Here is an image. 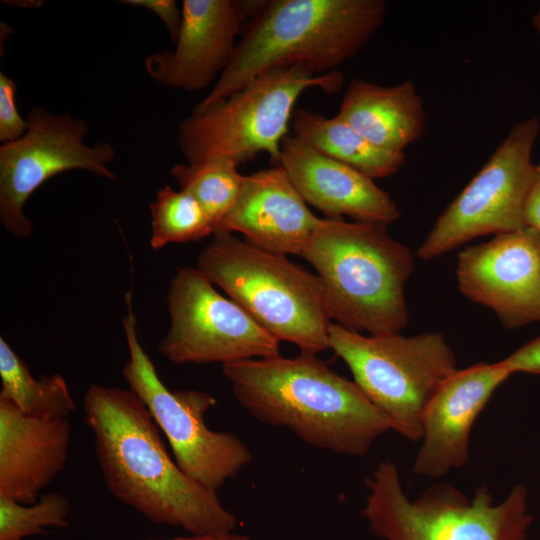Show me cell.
Segmentation results:
<instances>
[{
	"mask_svg": "<svg viewBox=\"0 0 540 540\" xmlns=\"http://www.w3.org/2000/svg\"><path fill=\"white\" fill-rule=\"evenodd\" d=\"M83 421L94 437L108 491L147 520L191 535L234 532L237 517L217 496L187 476L169 456L160 429L130 389L92 384Z\"/></svg>",
	"mask_w": 540,
	"mask_h": 540,
	"instance_id": "1",
	"label": "cell"
},
{
	"mask_svg": "<svg viewBox=\"0 0 540 540\" xmlns=\"http://www.w3.org/2000/svg\"><path fill=\"white\" fill-rule=\"evenodd\" d=\"M222 372L253 418L286 427L316 448L365 456L380 435L393 430L354 381L314 354L232 362L222 365Z\"/></svg>",
	"mask_w": 540,
	"mask_h": 540,
	"instance_id": "2",
	"label": "cell"
},
{
	"mask_svg": "<svg viewBox=\"0 0 540 540\" xmlns=\"http://www.w3.org/2000/svg\"><path fill=\"white\" fill-rule=\"evenodd\" d=\"M386 10L383 0L260 1L228 66L194 109L224 100L274 68L302 63L316 74L338 70L367 44Z\"/></svg>",
	"mask_w": 540,
	"mask_h": 540,
	"instance_id": "3",
	"label": "cell"
},
{
	"mask_svg": "<svg viewBox=\"0 0 540 540\" xmlns=\"http://www.w3.org/2000/svg\"><path fill=\"white\" fill-rule=\"evenodd\" d=\"M301 256L317 270L336 324L372 336L408 325L405 285L414 257L386 225L320 218Z\"/></svg>",
	"mask_w": 540,
	"mask_h": 540,
	"instance_id": "4",
	"label": "cell"
},
{
	"mask_svg": "<svg viewBox=\"0 0 540 540\" xmlns=\"http://www.w3.org/2000/svg\"><path fill=\"white\" fill-rule=\"evenodd\" d=\"M196 268L280 342L295 344L306 354L330 349L331 319L322 280L285 255L217 230Z\"/></svg>",
	"mask_w": 540,
	"mask_h": 540,
	"instance_id": "5",
	"label": "cell"
},
{
	"mask_svg": "<svg viewBox=\"0 0 540 540\" xmlns=\"http://www.w3.org/2000/svg\"><path fill=\"white\" fill-rule=\"evenodd\" d=\"M343 82L339 70L316 74L302 63L266 71L224 100L193 109L179 123V149L189 163L226 158L239 166L264 152L278 166L300 95L311 88L336 93Z\"/></svg>",
	"mask_w": 540,
	"mask_h": 540,
	"instance_id": "6",
	"label": "cell"
},
{
	"mask_svg": "<svg viewBox=\"0 0 540 540\" xmlns=\"http://www.w3.org/2000/svg\"><path fill=\"white\" fill-rule=\"evenodd\" d=\"M366 484L369 493L361 515L382 540H528L533 517L522 485L499 504L493 503L486 485L470 499L447 483L430 486L411 501L390 460L380 462Z\"/></svg>",
	"mask_w": 540,
	"mask_h": 540,
	"instance_id": "7",
	"label": "cell"
},
{
	"mask_svg": "<svg viewBox=\"0 0 540 540\" xmlns=\"http://www.w3.org/2000/svg\"><path fill=\"white\" fill-rule=\"evenodd\" d=\"M330 349L368 400L411 441L422 439V418L439 386L455 371V353L443 334L363 335L331 323Z\"/></svg>",
	"mask_w": 540,
	"mask_h": 540,
	"instance_id": "8",
	"label": "cell"
},
{
	"mask_svg": "<svg viewBox=\"0 0 540 540\" xmlns=\"http://www.w3.org/2000/svg\"><path fill=\"white\" fill-rule=\"evenodd\" d=\"M125 299L123 329L129 359L122 368V376L164 433L179 468L217 492L251 462L252 453L234 434L207 426L205 416L216 403L211 394L192 389L171 391L165 386L139 341L132 294L128 292Z\"/></svg>",
	"mask_w": 540,
	"mask_h": 540,
	"instance_id": "9",
	"label": "cell"
},
{
	"mask_svg": "<svg viewBox=\"0 0 540 540\" xmlns=\"http://www.w3.org/2000/svg\"><path fill=\"white\" fill-rule=\"evenodd\" d=\"M540 119L516 123L489 159L437 218L420 245L422 260L437 258L477 237L524 228L523 204L534 165Z\"/></svg>",
	"mask_w": 540,
	"mask_h": 540,
	"instance_id": "10",
	"label": "cell"
},
{
	"mask_svg": "<svg viewBox=\"0 0 540 540\" xmlns=\"http://www.w3.org/2000/svg\"><path fill=\"white\" fill-rule=\"evenodd\" d=\"M27 130L0 147V221L18 238L29 237L33 226L24 214L30 196L43 183L69 170H85L117 181L109 168L116 153L108 142L85 144L88 126L70 113L57 115L43 106L30 109Z\"/></svg>",
	"mask_w": 540,
	"mask_h": 540,
	"instance_id": "11",
	"label": "cell"
},
{
	"mask_svg": "<svg viewBox=\"0 0 540 540\" xmlns=\"http://www.w3.org/2000/svg\"><path fill=\"white\" fill-rule=\"evenodd\" d=\"M170 327L157 351L175 365L280 355V341L240 305L223 297L197 268H179L167 294Z\"/></svg>",
	"mask_w": 540,
	"mask_h": 540,
	"instance_id": "12",
	"label": "cell"
},
{
	"mask_svg": "<svg viewBox=\"0 0 540 540\" xmlns=\"http://www.w3.org/2000/svg\"><path fill=\"white\" fill-rule=\"evenodd\" d=\"M458 288L494 311L509 329L540 322V235L522 229L465 247L457 256Z\"/></svg>",
	"mask_w": 540,
	"mask_h": 540,
	"instance_id": "13",
	"label": "cell"
},
{
	"mask_svg": "<svg viewBox=\"0 0 540 540\" xmlns=\"http://www.w3.org/2000/svg\"><path fill=\"white\" fill-rule=\"evenodd\" d=\"M260 1L183 0L182 23L171 50L150 54L145 70L159 84L199 91L228 66L247 20Z\"/></svg>",
	"mask_w": 540,
	"mask_h": 540,
	"instance_id": "14",
	"label": "cell"
},
{
	"mask_svg": "<svg viewBox=\"0 0 540 540\" xmlns=\"http://www.w3.org/2000/svg\"><path fill=\"white\" fill-rule=\"evenodd\" d=\"M511 375L501 361L480 362L458 369L439 386L423 414L416 475L438 478L466 464L476 418Z\"/></svg>",
	"mask_w": 540,
	"mask_h": 540,
	"instance_id": "15",
	"label": "cell"
},
{
	"mask_svg": "<svg viewBox=\"0 0 540 540\" xmlns=\"http://www.w3.org/2000/svg\"><path fill=\"white\" fill-rule=\"evenodd\" d=\"M278 166L303 200L327 218L348 216L353 221L386 226L400 218L396 202L374 179L318 152L295 136L283 139Z\"/></svg>",
	"mask_w": 540,
	"mask_h": 540,
	"instance_id": "16",
	"label": "cell"
},
{
	"mask_svg": "<svg viewBox=\"0 0 540 540\" xmlns=\"http://www.w3.org/2000/svg\"><path fill=\"white\" fill-rule=\"evenodd\" d=\"M281 166L246 175L239 197L217 230L239 232L247 242L277 254L301 256L320 218Z\"/></svg>",
	"mask_w": 540,
	"mask_h": 540,
	"instance_id": "17",
	"label": "cell"
},
{
	"mask_svg": "<svg viewBox=\"0 0 540 540\" xmlns=\"http://www.w3.org/2000/svg\"><path fill=\"white\" fill-rule=\"evenodd\" d=\"M71 435L68 418L28 416L0 398V496L36 502L63 471Z\"/></svg>",
	"mask_w": 540,
	"mask_h": 540,
	"instance_id": "18",
	"label": "cell"
},
{
	"mask_svg": "<svg viewBox=\"0 0 540 540\" xmlns=\"http://www.w3.org/2000/svg\"><path fill=\"white\" fill-rule=\"evenodd\" d=\"M379 148L404 152L424 134L427 113L412 81L384 86L354 78L337 114Z\"/></svg>",
	"mask_w": 540,
	"mask_h": 540,
	"instance_id": "19",
	"label": "cell"
},
{
	"mask_svg": "<svg viewBox=\"0 0 540 540\" xmlns=\"http://www.w3.org/2000/svg\"><path fill=\"white\" fill-rule=\"evenodd\" d=\"M291 123L296 138L372 179L391 176L405 163V152L377 147L338 115L326 117L297 109Z\"/></svg>",
	"mask_w": 540,
	"mask_h": 540,
	"instance_id": "20",
	"label": "cell"
},
{
	"mask_svg": "<svg viewBox=\"0 0 540 540\" xmlns=\"http://www.w3.org/2000/svg\"><path fill=\"white\" fill-rule=\"evenodd\" d=\"M0 377V398L9 401L25 415L68 418L76 408L61 375L34 378L27 364L3 337H0Z\"/></svg>",
	"mask_w": 540,
	"mask_h": 540,
	"instance_id": "21",
	"label": "cell"
},
{
	"mask_svg": "<svg viewBox=\"0 0 540 540\" xmlns=\"http://www.w3.org/2000/svg\"><path fill=\"white\" fill-rule=\"evenodd\" d=\"M226 158L177 163L171 175L179 188L193 196L212 220L215 230L235 205L245 176Z\"/></svg>",
	"mask_w": 540,
	"mask_h": 540,
	"instance_id": "22",
	"label": "cell"
},
{
	"mask_svg": "<svg viewBox=\"0 0 540 540\" xmlns=\"http://www.w3.org/2000/svg\"><path fill=\"white\" fill-rule=\"evenodd\" d=\"M151 213L150 245L154 250L170 243L201 240L215 232V226L199 202L189 193L169 185L156 192L149 206Z\"/></svg>",
	"mask_w": 540,
	"mask_h": 540,
	"instance_id": "23",
	"label": "cell"
},
{
	"mask_svg": "<svg viewBox=\"0 0 540 540\" xmlns=\"http://www.w3.org/2000/svg\"><path fill=\"white\" fill-rule=\"evenodd\" d=\"M70 502L58 493L42 495L32 504L0 496V540H24L45 534L48 527L68 528Z\"/></svg>",
	"mask_w": 540,
	"mask_h": 540,
	"instance_id": "24",
	"label": "cell"
},
{
	"mask_svg": "<svg viewBox=\"0 0 540 540\" xmlns=\"http://www.w3.org/2000/svg\"><path fill=\"white\" fill-rule=\"evenodd\" d=\"M15 81L0 72V141L3 144L16 141L27 130V122L18 112Z\"/></svg>",
	"mask_w": 540,
	"mask_h": 540,
	"instance_id": "25",
	"label": "cell"
},
{
	"mask_svg": "<svg viewBox=\"0 0 540 540\" xmlns=\"http://www.w3.org/2000/svg\"><path fill=\"white\" fill-rule=\"evenodd\" d=\"M123 4L142 7L152 11L165 25L173 45L176 43L182 23V10L174 0H124Z\"/></svg>",
	"mask_w": 540,
	"mask_h": 540,
	"instance_id": "26",
	"label": "cell"
},
{
	"mask_svg": "<svg viewBox=\"0 0 540 540\" xmlns=\"http://www.w3.org/2000/svg\"><path fill=\"white\" fill-rule=\"evenodd\" d=\"M501 362L511 374H540V336L522 345Z\"/></svg>",
	"mask_w": 540,
	"mask_h": 540,
	"instance_id": "27",
	"label": "cell"
},
{
	"mask_svg": "<svg viewBox=\"0 0 540 540\" xmlns=\"http://www.w3.org/2000/svg\"><path fill=\"white\" fill-rule=\"evenodd\" d=\"M523 222L540 235V163L533 168L523 204Z\"/></svg>",
	"mask_w": 540,
	"mask_h": 540,
	"instance_id": "28",
	"label": "cell"
},
{
	"mask_svg": "<svg viewBox=\"0 0 540 540\" xmlns=\"http://www.w3.org/2000/svg\"><path fill=\"white\" fill-rule=\"evenodd\" d=\"M154 540V539H147ZM165 540H251L245 534H239L235 532L220 533V534H208V535H190L188 537H177L173 539Z\"/></svg>",
	"mask_w": 540,
	"mask_h": 540,
	"instance_id": "29",
	"label": "cell"
},
{
	"mask_svg": "<svg viewBox=\"0 0 540 540\" xmlns=\"http://www.w3.org/2000/svg\"><path fill=\"white\" fill-rule=\"evenodd\" d=\"M532 24L540 38V10L533 15Z\"/></svg>",
	"mask_w": 540,
	"mask_h": 540,
	"instance_id": "30",
	"label": "cell"
}]
</instances>
